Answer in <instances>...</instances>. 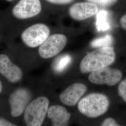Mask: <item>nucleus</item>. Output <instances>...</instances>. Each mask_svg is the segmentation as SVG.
Listing matches in <instances>:
<instances>
[{"mask_svg": "<svg viewBox=\"0 0 126 126\" xmlns=\"http://www.w3.org/2000/svg\"><path fill=\"white\" fill-rule=\"evenodd\" d=\"M115 53L111 46L99 48L88 53L80 63V70L83 73L92 72L112 64Z\"/></svg>", "mask_w": 126, "mask_h": 126, "instance_id": "nucleus-1", "label": "nucleus"}, {"mask_svg": "<svg viewBox=\"0 0 126 126\" xmlns=\"http://www.w3.org/2000/svg\"><path fill=\"white\" fill-rule=\"evenodd\" d=\"M109 106V100L105 95L94 93L83 98L78 104L79 111L87 117L94 118L106 113Z\"/></svg>", "mask_w": 126, "mask_h": 126, "instance_id": "nucleus-2", "label": "nucleus"}, {"mask_svg": "<svg viewBox=\"0 0 126 126\" xmlns=\"http://www.w3.org/2000/svg\"><path fill=\"white\" fill-rule=\"evenodd\" d=\"M49 106V99L44 96L37 97L29 104L24 114V119L27 126H41L48 112Z\"/></svg>", "mask_w": 126, "mask_h": 126, "instance_id": "nucleus-3", "label": "nucleus"}, {"mask_svg": "<svg viewBox=\"0 0 126 126\" xmlns=\"http://www.w3.org/2000/svg\"><path fill=\"white\" fill-rule=\"evenodd\" d=\"M49 28L43 23H37L30 26L24 30L21 38L25 45L35 48L41 45L49 36Z\"/></svg>", "mask_w": 126, "mask_h": 126, "instance_id": "nucleus-4", "label": "nucleus"}, {"mask_svg": "<svg viewBox=\"0 0 126 126\" xmlns=\"http://www.w3.org/2000/svg\"><path fill=\"white\" fill-rule=\"evenodd\" d=\"M66 36L62 34H55L49 36L40 45L38 53L43 59H50L59 53L67 44Z\"/></svg>", "mask_w": 126, "mask_h": 126, "instance_id": "nucleus-5", "label": "nucleus"}, {"mask_svg": "<svg viewBox=\"0 0 126 126\" xmlns=\"http://www.w3.org/2000/svg\"><path fill=\"white\" fill-rule=\"evenodd\" d=\"M122 73L120 71L111 68H103L91 72L88 77L89 80L96 85L113 86L121 80Z\"/></svg>", "mask_w": 126, "mask_h": 126, "instance_id": "nucleus-6", "label": "nucleus"}, {"mask_svg": "<svg viewBox=\"0 0 126 126\" xmlns=\"http://www.w3.org/2000/svg\"><path fill=\"white\" fill-rule=\"evenodd\" d=\"M42 10L40 0H20L13 8L14 16L18 19H27L36 16Z\"/></svg>", "mask_w": 126, "mask_h": 126, "instance_id": "nucleus-7", "label": "nucleus"}, {"mask_svg": "<svg viewBox=\"0 0 126 126\" xmlns=\"http://www.w3.org/2000/svg\"><path fill=\"white\" fill-rule=\"evenodd\" d=\"M31 99L32 94L26 89L19 88L14 91L9 98L11 115L20 116L24 112Z\"/></svg>", "mask_w": 126, "mask_h": 126, "instance_id": "nucleus-8", "label": "nucleus"}, {"mask_svg": "<svg viewBox=\"0 0 126 126\" xmlns=\"http://www.w3.org/2000/svg\"><path fill=\"white\" fill-rule=\"evenodd\" d=\"M97 4L91 2L76 3L72 5L69 10V13L73 19L82 21L90 18L99 11Z\"/></svg>", "mask_w": 126, "mask_h": 126, "instance_id": "nucleus-9", "label": "nucleus"}, {"mask_svg": "<svg viewBox=\"0 0 126 126\" xmlns=\"http://www.w3.org/2000/svg\"><path fill=\"white\" fill-rule=\"evenodd\" d=\"M0 73L12 83L20 81L23 76L20 68L12 63L5 54H0Z\"/></svg>", "mask_w": 126, "mask_h": 126, "instance_id": "nucleus-10", "label": "nucleus"}, {"mask_svg": "<svg viewBox=\"0 0 126 126\" xmlns=\"http://www.w3.org/2000/svg\"><path fill=\"white\" fill-rule=\"evenodd\" d=\"M87 87L81 83H74L69 86L60 94L61 102L68 106H74L85 93Z\"/></svg>", "mask_w": 126, "mask_h": 126, "instance_id": "nucleus-11", "label": "nucleus"}, {"mask_svg": "<svg viewBox=\"0 0 126 126\" xmlns=\"http://www.w3.org/2000/svg\"><path fill=\"white\" fill-rule=\"evenodd\" d=\"M48 117L51 121L54 126L67 125L71 114L62 106L54 105L50 107L47 112Z\"/></svg>", "mask_w": 126, "mask_h": 126, "instance_id": "nucleus-12", "label": "nucleus"}, {"mask_svg": "<svg viewBox=\"0 0 126 126\" xmlns=\"http://www.w3.org/2000/svg\"><path fill=\"white\" fill-rule=\"evenodd\" d=\"M96 27L99 32H106L111 28L109 16L107 10H100L96 14Z\"/></svg>", "mask_w": 126, "mask_h": 126, "instance_id": "nucleus-13", "label": "nucleus"}, {"mask_svg": "<svg viewBox=\"0 0 126 126\" xmlns=\"http://www.w3.org/2000/svg\"><path fill=\"white\" fill-rule=\"evenodd\" d=\"M72 60L71 56L68 54L59 57L55 60L53 64V69L54 72L57 73L63 72L71 63Z\"/></svg>", "mask_w": 126, "mask_h": 126, "instance_id": "nucleus-14", "label": "nucleus"}, {"mask_svg": "<svg viewBox=\"0 0 126 126\" xmlns=\"http://www.w3.org/2000/svg\"><path fill=\"white\" fill-rule=\"evenodd\" d=\"M113 42V38L110 35H106L96 38L91 43V46L93 48H102L108 46H111Z\"/></svg>", "mask_w": 126, "mask_h": 126, "instance_id": "nucleus-15", "label": "nucleus"}, {"mask_svg": "<svg viewBox=\"0 0 126 126\" xmlns=\"http://www.w3.org/2000/svg\"><path fill=\"white\" fill-rule=\"evenodd\" d=\"M89 2L94 3L104 7L113 5L117 2V0H87Z\"/></svg>", "mask_w": 126, "mask_h": 126, "instance_id": "nucleus-16", "label": "nucleus"}, {"mask_svg": "<svg viewBox=\"0 0 126 126\" xmlns=\"http://www.w3.org/2000/svg\"><path fill=\"white\" fill-rule=\"evenodd\" d=\"M118 94L126 102V79L122 81L118 87Z\"/></svg>", "mask_w": 126, "mask_h": 126, "instance_id": "nucleus-17", "label": "nucleus"}, {"mask_svg": "<svg viewBox=\"0 0 126 126\" xmlns=\"http://www.w3.org/2000/svg\"><path fill=\"white\" fill-rule=\"evenodd\" d=\"M102 126H119L115 120L111 118H108L105 120L101 124Z\"/></svg>", "mask_w": 126, "mask_h": 126, "instance_id": "nucleus-18", "label": "nucleus"}, {"mask_svg": "<svg viewBox=\"0 0 126 126\" xmlns=\"http://www.w3.org/2000/svg\"><path fill=\"white\" fill-rule=\"evenodd\" d=\"M47 1L54 4H67L71 3L74 0H46Z\"/></svg>", "mask_w": 126, "mask_h": 126, "instance_id": "nucleus-19", "label": "nucleus"}, {"mask_svg": "<svg viewBox=\"0 0 126 126\" xmlns=\"http://www.w3.org/2000/svg\"><path fill=\"white\" fill-rule=\"evenodd\" d=\"M15 125L13 124L10 122L5 120L3 118H0V126H14Z\"/></svg>", "mask_w": 126, "mask_h": 126, "instance_id": "nucleus-20", "label": "nucleus"}, {"mask_svg": "<svg viewBox=\"0 0 126 126\" xmlns=\"http://www.w3.org/2000/svg\"><path fill=\"white\" fill-rule=\"evenodd\" d=\"M121 26L126 31V15L123 16L121 19Z\"/></svg>", "mask_w": 126, "mask_h": 126, "instance_id": "nucleus-21", "label": "nucleus"}, {"mask_svg": "<svg viewBox=\"0 0 126 126\" xmlns=\"http://www.w3.org/2000/svg\"><path fill=\"white\" fill-rule=\"evenodd\" d=\"M2 85L1 81L0 80V94L2 92Z\"/></svg>", "mask_w": 126, "mask_h": 126, "instance_id": "nucleus-22", "label": "nucleus"}, {"mask_svg": "<svg viewBox=\"0 0 126 126\" xmlns=\"http://www.w3.org/2000/svg\"><path fill=\"white\" fill-rule=\"evenodd\" d=\"M7 1H13L14 0H6Z\"/></svg>", "mask_w": 126, "mask_h": 126, "instance_id": "nucleus-23", "label": "nucleus"}]
</instances>
